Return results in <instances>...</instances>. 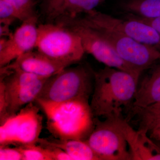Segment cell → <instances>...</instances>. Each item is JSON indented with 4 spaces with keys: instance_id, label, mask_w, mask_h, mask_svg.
Masks as SVG:
<instances>
[{
    "instance_id": "cell-1",
    "label": "cell",
    "mask_w": 160,
    "mask_h": 160,
    "mask_svg": "<svg viewBox=\"0 0 160 160\" xmlns=\"http://www.w3.org/2000/svg\"><path fill=\"white\" fill-rule=\"evenodd\" d=\"M139 79L127 72L105 66L94 72V82L89 103L95 118L122 114L131 110Z\"/></svg>"
},
{
    "instance_id": "cell-2",
    "label": "cell",
    "mask_w": 160,
    "mask_h": 160,
    "mask_svg": "<svg viewBox=\"0 0 160 160\" xmlns=\"http://www.w3.org/2000/svg\"><path fill=\"white\" fill-rule=\"evenodd\" d=\"M35 103L46 115V127L53 137L86 141L94 128L89 101L53 103L37 99Z\"/></svg>"
},
{
    "instance_id": "cell-3",
    "label": "cell",
    "mask_w": 160,
    "mask_h": 160,
    "mask_svg": "<svg viewBox=\"0 0 160 160\" xmlns=\"http://www.w3.org/2000/svg\"><path fill=\"white\" fill-rule=\"evenodd\" d=\"M69 67L48 78L37 99L53 103L89 101L93 92L95 71L84 63Z\"/></svg>"
},
{
    "instance_id": "cell-4",
    "label": "cell",
    "mask_w": 160,
    "mask_h": 160,
    "mask_svg": "<svg viewBox=\"0 0 160 160\" xmlns=\"http://www.w3.org/2000/svg\"><path fill=\"white\" fill-rule=\"evenodd\" d=\"M36 49L48 57L70 66L79 62L86 53L79 36L58 22L38 26Z\"/></svg>"
},
{
    "instance_id": "cell-5",
    "label": "cell",
    "mask_w": 160,
    "mask_h": 160,
    "mask_svg": "<svg viewBox=\"0 0 160 160\" xmlns=\"http://www.w3.org/2000/svg\"><path fill=\"white\" fill-rule=\"evenodd\" d=\"M0 68V92L6 101V118L35 102L48 78L21 70Z\"/></svg>"
},
{
    "instance_id": "cell-6",
    "label": "cell",
    "mask_w": 160,
    "mask_h": 160,
    "mask_svg": "<svg viewBox=\"0 0 160 160\" xmlns=\"http://www.w3.org/2000/svg\"><path fill=\"white\" fill-rule=\"evenodd\" d=\"M32 102L0 122V146L37 144L42 129L39 107Z\"/></svg>"
},
{
    "instance_id": "cell-7",
    "label": "cell",
    "mask_w": 160,
    "mask_h": 160,
    "mask_svg": "<svg viewBox=\"0 0 160 160\" xmlns=\"http://www.w3.org/2000/svg\"><path fill=\"white\" fill-rule=\"evenodd\" d=\"M121 114L110 116L102 121L95 118L94 128L85 141L100 160H131L128 144L118 121Z\"/></svg>"
},
{
    "instance_id": "cell-8",
    "label": "cell",
    "mask_w": 160,
    "mask_h": 160,
    "mask_svg": "<svg viewBox=\"0 0 160 160\" xmlns=\"http://www.w3.org/2000/svg\"><path fill=\"white\" fill-rule=\"evenodd\" d=\"M69 20L78 24L98 26L121 32L137 42L160 51V34L152 26L127 15L120 19L96 10Z\"/></svg>"
},
{
    "instance_id": "cell-9",
    "label": "cell",
    "mask_w": 160,
    "mask_h": 160,
    "mask_svg": "<svg viewBox=\"0 0 160 160\" xmlns=\"http://www.w3.org/2000/svg\"><path fill=\"white\" fill-rule=\"evenodd\" d=\"M81 25L94 29L127 65L142 74L160 61V51L138 42L123 33L98 26Z\"/></svg>"
},
{
    "instance_id": "cell-10",
    "label": "cell",
    "mask_w": 160,
    "mask_h": 160,
    "mask_svg": "<svg viewBox=\"0 0 160 160\" xmlns=\"http://www.w3.org/2000/svg\"><path fill=\"white\" fill-rule=\"evenodd\" d=\"M54 22L62 23L76 32L81 38L85 52L91 55L99 62L106 66L127 72L140 78L142 73L127 65L94 29L69 20L57 19Z\"/></svg>"
},
{
    "instance_id": "cell-11",
    "label": "cell",
    "mask_w": 160,
    "mask_h": 160,
    "mask_svg": "<svg viewBox=\"0 0 160 160\" xmlns=\"http://www.w3.org/2000/svg\"><path fill=\"white\" fill-rule=\"evenodd\" d=\"M38 21L37 16L23 21L8 38L6 45L0 50V68L7 66L21 56L35 49Z\"/></svg>"
},
{
    "instance_id": "cell-12",
    "label": "cell",
    "mask_w": 160,
    "mask_h": 160,
    "mask_svg": "<svg viewBox=\"0 0 160 160\" xmlns=\"http://www.w3.org/2000/svg\"><path fill=\"white\" fill-rule=\"evenodd\" d=\"M68 67L66 64L52 59L37 50H32L2 68L21 70L39 77L48 78Z\"/></svg>"
},
{
    "instance_id": "cell-13",
    "label": "cell",
    "mask_w": 160,
    "mask_h": 160,
    "mask_svg": "<svg viewBox=\"0 0 160 160\" xmlns=\"http://www.w3.org/2000/svg\"><path fill=\"white\" fill-rule=\"evenodd\" d=\"M118 121L127 141L131 160H160V146L148 137V133L134 130L122 114L119 116Z\"/></svg>"
},
{
    "instance_id": "cell-14",
    "label": "cell",
    "mask_w": 160,
    "mask_h": 160,
    "mask_svg": "<svg viewBox=\"0 0 160 160\" xmlns=\"http://www.w3.org/2000/svg\"><path fill=\"white\" fill-rule=\"evenodd\" d=\"M148 69L149 71L138 84L129 115L138 109L160 102V61Z\"/></svg>"
},
{
    "instance_id": "cell-15",
    "label": "cell",
    "mask_w": 160,
    "mask_h": 160,
    "mask_svg": "<svg viewBox=\"0 0 160 160\" xmlns=\"http://www.w3.org/2000/svg\"><path fill=\"white\" fill-rule=\"evenodd\" d=\"M38 144L62 149L72 160H100L85 141L76 139H61L53 138H40Z\"/></svg>"
},
{
    "instance_id": "cell-16",
    "label": "cell",
    "mask_w": 160,
    "mask_h": 160,
    "mask_svg": "<svg viewBox=\"0 0 160 160\" xmlns=\"http://www.w3.org/2000/svg\"><path fill=\"white\" fill-rule=\"evenodd\" d=\"M120 9L127 15L147 19L160 17V0H123Z\"/></svg>"
},
{
    "instance_id": "cell-17",
    "label": "cell",
    "mask_w": 160,
    "mask_h": 160,
    "mask_svg": "<svg viewBox=\"0 0 160 160\" xmlns=\"http://www.w3.org/2000/svg\"><path fill=\"white\" fill-rule=\"evenodd\" d=\"M106 1L108 0H66L56 20L77 18L95 10L96 7Z\"/></svg>"
},
{
    "instance_id": "cell-18",
    "label": "cell",
    "mask_w": 160,
    "mask_h": 160,
    "mask_svg": "<svg viewBox=\"0 0 160 160\" xmlns=\"http://www.w3.org/2000/svg\"><path fill=\"white\" fill-rule=\"evenodd\" d=\"M12 5L22 21L36 16V0H5Z\"/></svg>"
},
{
    "instance_id": "cell-19",
    "label": "cell",
    "mask_w": 160,
    "mask_h": 160,
    "mask_svg": "<svg viewBox=\"0 0 160 160\" xmlns=\"http://www.w3.org/2000/svg\"><path fill=\"white\" fill-rule=\"evenodd\" d=\"M66 0H42L41 11L48 22H53L58 16Z\"/></svg>"
},
{
    "instance_id": "cell-20",
    "label": "cell",
    "mask_w": 160,
    "mask_h": 160,
    "mask_svg": "<svg viewBox=\"0 0 160 160\" xmlns=\"http://www.w3.org/2000/svg\"><path fill=\"white\" fill-rule=\"evenodd\" d=\"M17 147L22 155L23 160H50L44 147L38 144Z\"/></svg>"
},
{
    "instance_id": "cell-21",
    "label": "cell",
    "mask_w": 160,
    "mask_h": 160,
    "mask_svg": "<svg viewBox=\"0 0 160 160\" xmlns=\"http://www.w3.org/2000/svg\"><path fill=\"white\" fill-rule=\"evenodd\" d=\"M18 20L19 18L17 12L12 5L5 0H0V24L11 26Z\"/></svg>"
},
{
    "instance_id": "cell-22",
    "label": "cell",
    "mask_w": 160,
    "mask_h": 160,
    "mask_svg": "<svg viewBox=\"0 0 160 160\" xmlns=\"http://www.w3.org/2000/svg\"><path fill=\"white\" fill-rule=\"evenodd\" d=\"M160 114V102L150 105L146 108L139 109L131 113L129 116L134 117L137 115L138 117L139 121L146 119L149 118L153 117Z\"/></svg>"
},
{
    "instance_id": "cell-23",
    "label": "cell",
    "mask_w": 160,
    "mask_h": 160,
    "mask_svg": "<svg viewBox=\"0 0 160 160\" xmlns=\"http://www.w3.org/2000/svg\"><path fill=\"white\" fill-rule=\"evenodd\" d=\"M0 160H23L22 155L16 146H0Z\"/></svg>"
},
{
    "instance_id": "cell-24",
    "label": "cell",
    "mask_w": 160,
    "mask_h": 160,
    "mask_svg": "<svg viewBox=\"0 0 160 160\" xmlns=\"http://www.w3.org/2000/svg\"><path fill=\"white\" fill-rule=\"evenodd\" d=\"M42 146L44 147L50 160H72L69 155L62 149L51 146Z\"/></svg>"
},
{
    "instance_id": "cell-25",
    "label": "cell",
    "mask_w": 160,
    "mask_h": 160,
    "mask_svg": "<svg viewBox=\"0 0 160 160\" xmlns=\"http://www.w3.org/2000/svg\"><path fill=\"white\" fill-rule=\"evenodd\" d=\"M138 129L148 132L152 129L160 126V114L139 121Z\"/></svg>"
},
{
    "instance_id": "cell-26",
    "label": "cell",
    "mask_w": 160,
    "mask_h": 160,
    "mask_svg": "<svg viewBox=\"0 0 160 160\" xmlns=\"http://www.w3.org/2000/svg\"><path fill=\"white\" fill-rule=\"evenodd\" d=\"M127 15L136 19L140 20L143 22L149 24V25L154 28L160 34V17L155 18L147 19L138 17L134 16L129 15Z\"/></svg>"
},
{
    "instance_id": "cell-27",
    "label": "cell",
    "mask_w": 160,
    "mask_h": 160,
    "mask_svg": "<svg viewBox=\"0 0 160 160\" xmlns=\"http://www.w3.org/2000/svg\"><path fill=\"white\" fill-rule=\"evenodd\" d=\"M10 26L6 24H0V38H10L13 32L10 30Z\"/></svg>"
},
{
    "instance_id": "cell-28",
    "label": "cell",
    "mask_w": 160,
    "mask_h": 160,
    "mask_svg": "<svg viewBox=\"0 0 160 160\" xmlns=\"http://www.w3.org/2000/svg\"><path fill=\"white\" fill-rule=\"evenodd\" d=\"M151 139L160 142V126L149 132Z\"/></svg>"
}]
</instances>
